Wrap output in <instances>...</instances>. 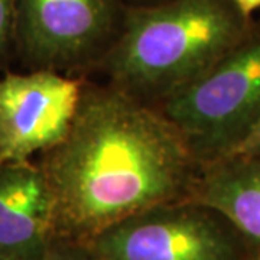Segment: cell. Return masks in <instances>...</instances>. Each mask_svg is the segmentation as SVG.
Returning <instances> with one entry per match:
<instances>
[{"mask_svg": "<svg viewBox=\"0 0 260 260\" xmlns=\"http://www.w3.org/2000/svg\"><path fill=\"white\" fill-rule=\"evenodd\" d=\"M203 165L174 124L119 88H84L65 139L48 152L56 221L97 236L194 191Z\"/></svg>", "mask_w": 260, "mask_h": 260, "instance_id": "obj_1", "label": "cell"}, {"mask_svg": "<svg viewBox=\"0 0 260 260\" xmlns=\"http://www.w3.org/2000/svg\"><path fill=\"white\" fill-rule=\"evenodd\" d=\"M251 35L232 0H164L124 13L106 68L123 93L164 102Z\"/></svg>", "mask_w": 260, "mask_h": 260, "instance_id": "obj_2", "label": "cell"}, {"mask_svg": "<svg viewBox=\"0 0 260 260\" xmlns=\"http://www.w3.org/2000/svg\"><path fill=\"white\" fill-rule=\"evenodd\" d=\"M160 113L203 167L223 158L260 119V35L165 99Z\"/></svg>", "mask_w": 260, "mask_h": 260, "instance_id": "obj_3", "label": "cell"}, {"mask_svg": "<svg viewBox=\"0 0 260 260\" xmlns=\"http://www.w3.org/2000/svg\"><path fill=\"white\" fill-rule=\"evenodd\" d=\"M217 215L195 201L156 205L94 236V249L100 260H234Z\"/></svg>", "mask_w": 260, "mask_h": 260, "instance_id": "obj_4", "label": "cell"}, {"mask_svg": "<svg viewBox=\"0 0 260 260\" xmlns=\"http://www.w3.org/2000/svg\"><path fill=\"white\" fill-rule=\"evenodd\" d=\"M78 80L54 70L0 78V164L25 162L59 145L83 100Z\"/></svg>", "mask_w": 260, "mask_h": 260, "instance_id": "obj_5", "label": "cell"}, {"mask_svg": "<svg viewBox=\"0 0 260 260\" xmlns=\"http://www.w3.org/2000/svg\"><path fill=\"white\" fill-rule=\"evenodd\" d=\"M114 20V0H16L15 34L34 64L56 71L99 51Z\"/></svg>", "mask_w": 260, "mask_h": 260, "instance_id": "obj_6", "label": "cell"}, {"mask_svg": "<svg viewBox=\"0 0 260 260\" xmlns=\"http://www.w3.org/2000/svg\"><path fill=\"white\" fill-rule=\"evenodd\" d=\"M55 221L44 169L29 160L0 164V259L42 260Z\"/></svg>", "mask_w": 260, "mask_h": 260, "instance_id": "obj_7", "label": "cell"}, {"mask_svg": "<svg viewBox=\"0 0 260 260\" xmlns=\"http://www.w3.org/2000/svg\"><path fill=\"white\" fill-rule=\"evenodd\" d=\"M192 194L195 203L213 210L260 247V155L205 165Z\"/></svg>", "mask_w": 260, "mask_h": 260, "instance_id": "obj_8", "label": "cell"}, {"mask_svg": "<svg viewBox=\"0 0 260 260\" xmlns=\"http://www.w3.org/2000/svg\"><path fill=\"white\" fill-rule=\"evenodd\" d=\"M16 29V0H0V58L5 55Z\"/></svg>", "mask_w": 260, "mask_h": 260, "instance_id": "obj_9", "label": "cell"}, {"mask_svg": "<svg viewBox=\"0 0 260 260\" xmlns=\"http://www.w3.org/2000/svg\"><path fill=\"white\" fill-rule=\"evenodd\" d=\"M256 155H260V119L221 159L244 158V156H256Z\"/></svg>", "mask_w": 260, "mask_h": 260, "instance_id": "obj_10", "label": "cell"}, {"mask_svg": "<svg viewBox=\"0 0 260 260\" xmlns=\"http://www.w3.org/2000/svg\"><path fill=\"white\" fill-rule=\"evenodd\" d=\"M42 260H83L81 257L75 256L74 253H71L67 249H61V247H49L48 246L47 251L44 254Z\"/></svg>", "mask_w": 260, "mask_h": 260, "instance_id": "obj_11", "label": "cell"}, {"mask_svg": "<svg viewBox=\"0 0 260 260\" xmlns=\"http://www.w3.org/2000/svg\"><path fill=\"white\" fill-rule=\"evenodd\" d=\"M232 2L236 5V8L249 19L253 15V12L260 9V0H232Z\"/></svg>", "mask_w": 260, "mask_h": 260, "instance_id": "obj_12", "label": "cell"}, {"mask_svg": "<svg viewBox=\"0 0 260 260\" xmlns=\"http://www.w3.org/2000/svg\"><path fill=\"white\" fill-rule=\"evenodd\" d=\"M0 260H3V259H0Z\"/></svg>", "mask_w": 260, "mask_h": 260, "instance_id": "obj_13", "label": "cell"}]
</instances>
